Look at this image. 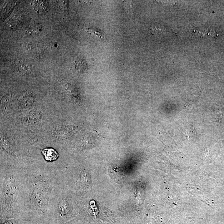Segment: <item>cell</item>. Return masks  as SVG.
I'll use <instances>...</instances> for the list:
<instances>
[{
  "instance_id": "1",
  "label": "cell",
  "mask_w": 224,
  "mask_h": 224,
  "mask_svg": "<svg viewBox=\"0 0 224 224\" xmlns=\"http://www.w3.org/2000/svg\"><path fill=\"white\" fill-rule=\"evenodd\" d=\"M45 159L47 161H53L57 160L59 157V154L52 148H46L42 151Z\"/></svg>"
},
{
  "instance_id": "2",
  "label": "cell",
  "mask_w": 224,
  "mask_h": 224,
  "mask_svg": "<svg viewBox=\"0 0 224 224\" xmlns=\"http://www.w3.org/2000/svg\"><path fill=\"white\" fill-rule=\"evenodd\" d=\"M150 31L153 34L161 35L166 33V31L164 28L159 26H155L150 28Z\"/></svg>"
},
{
  "instance_id": "3",
  "label": "cell",
  "mask_w": 224,
  "mask_h": 224,
  "mask_svg": "<svg viewBox=\"0 0 224 224\" xmlns=\"http://www.w3.org/2000/svg\"><path fill=\"white\" fill-rule=\"evenodd\" d=\"M88 32L91 33H92L93 36H95L98 38L101 39L102 38V33H101V31H99V30L97 29H89Z\"/></svg>"
},
{
  "instance_id": "4",
  "label": "cell",
  "mask_w": 224,
  "mask_h": 224,
  "mask_svg": "<svg viewBox=\"0 0 224 224\" xmlns=\"http://www.w3.org/2000/svg\"><path fill=\"white\" fill-rule=\"evenodd\" d=\"M75 63H76V67L79 70L81 69V68H83L84 66L85 65L84 62L82 60H76L75 61Z\"/></svg>"
}]
</instances>
